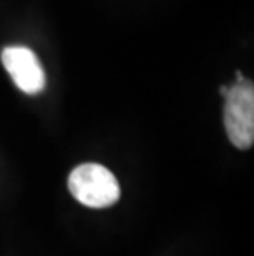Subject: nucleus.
Here are the masks:
<instances>
[{
  "instance_id": "nucleus-1",
  "label": "nucleus",
  "mask_w": 254,
  "mask_h": 256,
  "mask_svg": "<svg viewBox=\"0 0 254 256\" xmlns=\"http://www.w3.org/2000/svg\"><path fill=\"white\" fill-rule=\"evenodd\" d=\"M68 188L79 204L89 208H106L121 197L116 176L101 164H81L69 174Z\"/></svg>"
},
{
  "instance_id": "nucleus-2",
  "label": "nucleus",
  "mask_w": 254,
  "mask_h": 256,
  "mask_svg": "<svg viewBox=\"0 0 254 256\" xmlns=\"http://www.w3.org/2000/svg\"><path fill=\"white\" fill-rule=\"evenodd\" d=\"M225 128L231 144L250 149L254 142V88L248 80L236 81L226 92Z\"/></svg>"
},
{
  "instance_id": "nucleus-3",
  "label": "nucleus",
  "mask_w": 254,
  "mask_h": 256,
  "mask_svg": "<svg viewBox=\"0 0 254 256\" xmlns=\"http://www.w3.org/2000/svg\"><path fill=\"white\" fill-rule=\"evenodd\" d=\"M2 63L20 91L38 94L46 86V76L40 60L26 46H7L2 52Z\"/></svg>"
},
{
  "instance_id": "nucleus-4",
  "label": "nucleus",
  "mask_w": 254,
  "mask_h": 256,
  "mask_svg": "<svg viewBox=\"0 0 254 256\" xmlns=\"http://www.w3.org/2000/svg\"><path fill=\"white\" fill-rule=\"evenodd\" d=\"M228 90H230V88H226V86H221V88H220V92H221L223 96H226V92H228Z\"/></svg>"
}]
</instances>
